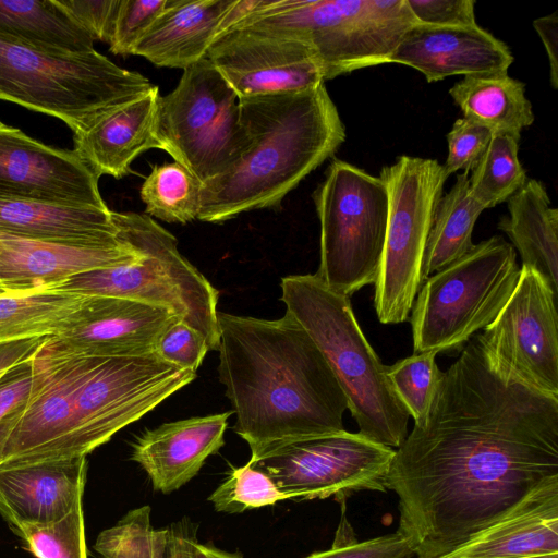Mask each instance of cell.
Returning <instances> with one entry per match:
<instances>
[{
  "mask_svg": "<svg viewBox=\"0 0 558 558\" xmlns=\"http://www.w3.org/2000/svg\"><path fill=\"white\" fill-rule=\"evenodd\" d=\"M558 478V398L490 364L478 336L442 372L385 478L417 558H439Z\"/></svg>",
  "mask_w": 558,
  "mask_h": 558,
  "instance_id": "cell-1",
  "label": "cell"
},
{
  "mask_svg": "<svg viewBox=\"0 0 558 558\" xmlns=\"http://www.w3.org/2000/svg\"><path fill=\"white\" fill-rule=\"evenodd\" d=\"M219 380L235 433L255 461L290 442L344 430L347 398L324 355L288 313L277 319L218 312Z\"/></svg>",
  "mask_w": 558,
  "mask_h": 558,
  "instance_id": "cell-2",
  "label": "cell"
},
{
  "mask_svg": "<svg viewBox=\"0 0 558 558\" xmlns=\"http://www.w3.org/2000/svg\"><path fill=\"white\" fill-rule=\"evenodd\" d=\"M239 109L248 145L232 166L202 184L201 221L220 223L245 211L279 207L345 140L325 83L239 98Z\"/></svg>",
  "mask_w": 558,
  "mask_h": 558,
  "instance_id": "cell-3",
  "label": "cell"
},
{
  "mask_svg": "<svg viewBox=\"0 0 558 558\" xmlns=\"http://www.w3.org/2000/svg\"><path fill=\"white\" fill-rule=\"evenodd\" d=\"M281 301L310 335L335 374L348 409L367 439L398 449L410 414L397 398L384 365L364 336L350 296L328 288L315 274L281 279Z\"/></svg>",
  "mask_w": 558,
  "mask_h": 558,
  "instance_id": "cell-4",
  "label": "cell"
},
{
  "mask_svg": "<svg viewBox=\"0 0 558 558\" xmlns=\"http://www.w3.org/2000/svg\"><path fill=\"white\" fill-rule=\"evenodd\" d=\"M117 236L140 254L131 264L74 275L50 289L129 299L165 307L218 350V290L179 251L178 240L146 214L112 211Z\"/></svg>",
  "mask_w": 558,
  "mask_h": 558,
  "instance_id": "cell-5",
  "label": "cell"
},
{
  "mask_svg": "<svg viewBox=\"0 0 558 558\" xmlns=\"http://www.w3.org/2000/svg\"><path fill=\"white\" fill-rule=\"evenodd\" d=\"M415 24L405 0H259L230 29L247 28L302 41L319 59L327 81L389 63Z\"/></svg>",
  "mask_w": 558,
  "mask_h": 558,
  "instance_id": "cell-6",
  "label": "cell"
},
{
  "mask_svg": "<svg viewBox=\"0 0 558 558\" xmlns=\"http://www.w3.org/2000/svg\"><path fill=\"white\" fill-rule=\"evenodd\" d=\"M153 86L95 49L48 51L0 35V100L56 117L73 134Z\"/></svg>",
  "mask_w": 558,
  "mask_h": 558,
  "instance_id": "cell-7",
  "label": "cell"
},
{
  "mask_svg": "<svg viewBox=\"0 0 558 558\" xmlns=\"http://www.w3.org/2000/svg\"><path fill=\"white\" fill-rule=\"evenodd\" d=\"M520 275L513 246L500 235L484 240L421 286L411 308L414 353L462 350L488 326Z\"/></svg>",
  "mask_w": 558,
  "mask_h": 558,
  "instance_id": "cell-8",
  "label": "cell"
},
{
  "mask_svg": "<svg viewBox=\"0 0 558 558\" xmlns=\"http://www.w3.org/2000/svg\"><path fill=\"white\" fill-rule=\"evenodd\" d=\"M313 199L320 223V263L315 275L328 288L348 296L375 283L388 219L384 182L333 159Z\"/></svg>",
  "mask_w": 558,
  "mask_h": 558,
  "instance_id": "cell-9",
  "label": "cell"
},
{
  "mask_svg": "<svg viewBox=\"0 0 558 558\" xmlns=\"http://www.w3.org/2000/svg\"><path fill=\"white\" fill-rule=\"evenodd\" d=\"M155 133L160 149L202 184L248 145L238 96L207 57L184 69L177 87L159 97Z\"/></svg>",
  "mask_w": 558,
  "mask_h": 558,
  "instance_id": "cell-10",
  "label": "cell"
},
{
  "mask_svg": "<svg viewBox=\"0 0 558 558\" xmlns=\"http://www.w3.org/2000/svg\"><path fill=\"white\" fill-rule=\"evenodd\" d=\"M388 193V219L374 306L383 324L409 319L422 286L429 230L447 180L435 159L399 156L379 173Z\"/></svg>",
  "mask_w": 558,
  "mask_h": 558,
  "instance_id": "cell-11",
  "label": "cell"
},
{
  "mask_svg": "<svg viewBox=\"0 0 558 558\" xmlns=\"http://www.w3.org/2000/svg\"><path fill=\"white\" fill-rule=\"evenodd\" d=\"M98 356L45 338L28 360L31 392L0 456V470L74 459L75 399Z\"/></svg>",
  "mask_w": 558,
  "mask_h": 558,
  "instance_id": "cell-12",
  "label": "cell"
},
{
  "mask_svg": "<svg viewBox=\"0 0 558 558\" xmlns=\"http://www.w3.org/2000/svg\"><path fill=\"white\" fill-rule=\"evenodd\" d=\"M393 456L395 449L344 429L290 442L248 462L293 500L345 502L360 492H386Z\"/></svg>",
  "mask_w": 558,
  "mask_h": 558,
  "instance_id": "cell-13",
  "label": "cell"
},
{
  "mask_svg": "<svg viewBox=\"0 0 558 558\" xmlns=\"http://www.w3.org/2000/svg\"><path fill=\"white\" fill-rule=\"evenodd\" d=\"M477 336L497 372L558 398L557 295L539 274L522 266L509 300Z\"/></svg>",
  "mask_w": 558,
  "mask_h": 558,
  "instance_id": "cell-14",
  "label": "cell"
},
{
  "mask_svg": "<svg viewBox=\"0 0 558 558\" xmlns=\"http://www.w3.org/2000/svg\"><path fill=\"white\" fill-rule=\"evenodd\" d=\"M207 58L238 99L305 90L326 81L319 59L307 45L247 28L217 36Z\"/></svg>",
  "mask_w": 558,
  "mask_h": 558,
  "instance_id": "cell-15",
  "label": "cell"
},
{
  "mask_svg": "<svg viewBox=\"0 0 558 558\" xmlns=\"http://www.w3.org/2000/svg\"><path fill=\"white\" fill-rule=\"evenodd\" d=\"M98 181L74 150L45 145L0 121V198L108 208Z\"/></svg>",
  "mask_w": 558,
  "mask_h": 558,
  "instance_id": "cell-16",
  "label": "cell"
},
{
  "mask_svg": "<svg viewBox=\"0 0 558 558\" xmlns=\"http://www.w3.org/2000/svg\"><path fill=\"white\" fill-rule=\"evenodd\" d=\"M180 322L171 311L129 299L86 295L53 340L85 356L154 354L166 331Z\"/></svg>",
  "mask_w": 558,
  "mask_h": 558,
  "instance_id": "cell-17",
  "label": "cell"
},
{
  "mask_svg": "<svg viewBox=\"0 0 558 558\" xmlns=\"http://www.w3.org/2000/svg\"><path fill=\"white\" fill-rule=\"evenodd\" d=\"M513 60L509 47L477 24H415L404 34L389 63L409 65L430 83L452 75L507 72Z\"/></svg>",
  "mask_w": 558,
  "mask_h": 558,
  "instance_id": "cell-18",
  "label": "cell"
},
{
  "mask_svg": "<svg viewBox=\"0 0 558 558\" xmlns=\"http://www.w3.org/2000/svg\"><path fill=\"white\" fill-rule=\"evenodd\" d=\"M232 411L165 423L132 444L131 460L147 473L153 488L172 493L190 482L207 458L225 445Z\"/></svg>",
  "mask_w": 558,
  "mask_h": 558,
  "instance_id": "cell-19",
  "label": "cell"
},
{
  "mask_svg": "<svg viewBox=\"0 0 558 558\" xmlns=\"http://www.w3.org/2000/svg\"><path fill=\"white\" fill-rule=\"evenodd\" d=\"M140 254L129 244L86 247L0 233V292L50 288L74 275L131 264Z\"/></svg>",
  "mask_w": 558,
  "mask_h": 558,
  "instance_id": "cell-20",
  "label": "cell"
},
{
  "mask_svg": "<svg viewBox=\"0 0 558 558\" xmlns=\"http://www.w3.org/2000/svg\"><path fill=\"white\" fill-rule=\"evenodd\" d=\"M87 465L80 457L0 470L1 517L11 529L63 518L82 502Z\"/></svg>",
  "mask_w": 558,
  "mask_h": 558,
  "instance_id": "cell-21",
  "label": "cell"
},
{
  "mask_svg": "<svg viewBox=\"0 0 558 558\" xmlns=\"http://www.w3.org/2000/svg\"><path fill=\"white\" fill-rule=\"evenodd\" d=\"M159 88L108 109L86 129L73 134L74 151L100 178L121 179L142 153L160 149L156 138Z\"/></svg>",
  "mask_w": 558,
  "mask_h": 558,
  "instance_id": "cell-22",
  "label": "cell"
},
{
  "mask_svg": "<svg viewBox=\"0 0 558 558\" xmlns=\"http://www.w3.org/2000/svg\"><path fill=\"white\" fill-rule=\"evenodd\" d=\"M558 554V478L439 558H535Z\"/></svg>",
  "mask_w": 558,
  "mask_h": 558,
  "instance_id": "cell-23",
  "label": "cell"
},
{
  "mask_svg": "<svg viewBox=\"0 0 558 558\" xmlns=\"http://www.w3.org/2000/svg\"><path fill=\"white\" fill-rule=\"evenodd\" d=\"M0 233L72 246L120 245L112 210L0 198Z\"/></svg>",
  "mask_w": 558,
  "mask_h": 558,
  "instance_id": "cell-24",
  "label": "cell"
},
{
  "mask_svg": "<svg viewBox=\"0 0 558 558\" xmlns=\"http://www.w3.org/2000/svg\"><path fill=\"white\" fill-rule=\"evenodd\" d=\"M234 0H172L132 54L157 66L186 69L207 57Z\"/></svg>",
  "mask_w": 558,
  "mask_h": 558,
  "instance_id": "cell-25",
  "label": "cell"
},
{
  "mask_svg": "<svg viewBox=\"0 0 558 558\" xmlns=\"http://www.w3.org/2000/svg\"><path fill=\"white\" fill-rule=\"evenodd\" d=\"M509 216L498 222L517 248L522 266L535 270L558 296V209L543 182L527 179L508 201Z\"/></svg>",
  "mask_w": 558,
  "mask_h": 558,
  "instance_id": "cell-26",
  "label": "cell"
},
{
  "mask_svg": "<svg viewBox=\"0 0 558 558\" xmlns=\"http://www.w3.org/2000/svg\"><path fill=\"white\" fill-rule=\"evenodd\" d=\"M449 94L464 118L494 134H508L518 140L533 124L532 104L525 96V85L508 72L466 75Z\"/></svg>",
  "mask_w": 558,
  "mask_h": 558,
  "instance_id": "cell-27",
  "label": "cell"
},
{
  "mask_svg": "<svg viewBox=\"0 0 558 558\" xmlns=\"http://www.w3.org/2000/svg\"><path fill=\"white\" fill-rule=\"evenodd\" d=\"M0 35L48 51L95 49L92 36L57 0H0Z\"/></svg>",
  "mask_w": 558,
  "mask_h": 558,
  "instance_id": "cell-28",
  "label": "cell"
},
{
  "mask_svg": "<svg viewBox=\"0 0 558 558\" xmlns=\"http://www.w3.org/2000/svg\"><path fill=\"white\" fill-rule=\"evenodd\" d=\"M85 299L50 288L0 292V345L56 336Z\"/></svg>",
  "mask_w": 558,
  "mask_h": 558,
  "instance_id": "cell-29",
  "label": "cell"
},
{
  "mask_svg": "<svg viewBox=\"0 0 558 558\" xmlns=\"http://www.w3.org/2000/svg\"><path fill=\"white\" fill-rule=\"evenodd\" d=\"M483 210L471 194L469 173L458 174L436 208L422 265V283L473 247V229Z\"/></svg>",
  "mask_w": 558,
  "mask_h": 558,
  "instance_id": "cell-30",
  "label": "cell"
},
{
  "mask_svg": "<svg viewBox=\"0 0 558 558\" xmlns=\"http://www.w3.org/2000/svg\"><path fill=\"white\" fill-rule=\"evenodd\" d=\"M202 183L177 161L155 165L141 187L146 215L185 225L197 219Z\"/></svg>",
  "mask_w": 558,
  "mask_h": 558,
  "instance_id": "cell-31",
  "label": "cell"
},
{
  "mask_svg": "<svg viewBox=\"0 0 558 558\" xmlns=\"http://www.w3.org/2000/svg\"><path fill=\"white\" fill-rule=\"evenodd\" d=\"M519 141L508 134H494L471 171V194L484 209L507 202L526 182V171L518 158Z\"/></svg>",
  "mask_w": 558,
  "mask_h": 558,
  "instance_id": "cell-32",
  "label": "cell"
},
{
  "mask_svg": "<svg viewBox=\"0 0 558 558\" xmlns=\"http://www.w3.org/2000/svg\"><path fill=\"white\" fill-rule=\"evenodd\" d=\"M150 513L149 506H141L100 532L94 544L99 558H163L166 529H155Z\"/></svg>",
  "mask_w": 558,
  "mask_h": 558,
  "instance_id": "cell-33",
  "label": "cell"
},
{
  "mask_svg": "<svg viewBox=\"0 0 558 558\" xmlns=\"http://www.w3.org/2000/svg\"><path fill=\"white\" fill-rule=\"evenodd\" d=\"M437 352L414 353L387 366V377L399 401L414 422L426 415L442 374Z\"/></svg>",
  "mask_w": 558,
  "mask_h": 558,
  "instance_id": "cell-34",
  "label": "cell"
},
{
  "mask_svg": "<svg viewBox=\"0 0 558 558\" xmlns=\"http://www.w3.org/2000/svg\"><path fill=\"white\" fill-rule=\"evenodd\" d=\"M36 558H87L82 502L63 518L12 529Z\"/></svg>",
  "mask_w": 558,
  "mask_h": 558,
  "instance_id": "cell-35",
  "label": "cell"
},
{
  "mask_svg": "<svg viewBox=\"0 0 558 558\" xmlns=\"http://www.w3.org/2000/svg\"><path fill=\"white\" fill-rule=\"evenodd\" d=\"M291 499L262 470L250 462L232 468L226 480L209 495L217 512L241 513L250 509L272 506Z\"/></svg>",
  "mask_w": 558,
  "mask_h": 558,
  "instance_id": "cell-36",
  "label": "cell"
},
{
  "mask_svg": "<svg viewBox=\"0 0 558 558\" xmlns=\"http://www.w3.org/2000/svg\"><path fill=\"white\" fill-rule=\"evenodd\" d=\"M413 555L408 539L398 531L362 542L356 541L343 507L332 546L304 558H410Z\"/></svg>",
  "mask_w": 558,
  "mask_h": 558,
  "instance_id": "cell-37",
  "label": "cell"
},
{
  "mask_svg": "<svg viewBox=\"0 0 558 558\" xmlns=\"http://www.w3.org/2000/svg\"><path fill=\"white\" fill-rule=\"evenodd\" d=\"M172 0H120L109 49L114 54L130 56L155 21L168 9Z\"/></svg>",
  "mask_w": 558,
  "mask_h": 558,
  "instance_id": "cell-38",
  "label": "cell"
},
{
  "mask_svg": "<svg viewBox=\"0 0 558 558\" xmlns=\"http://www.w3.org/2000/svg\"><path fill=\"white\" fill-rule=\"evenodd\" d=\"M493 134L484 126L466 119H457L447 134L448 157L442 165L449 177L459 170L469 173L486 150Z\"/></svg>",
  "mask_w": 558,
  "mask_h": 558,
  "instance_id": "cell-39",
  "label": "cell"
},
{
  "mask_svg": "<svg viewBox=\"0 0 558 558\" xmlns=\"http://www.w3.org/2000/svg\"><path fill=\"white\" fill-rule=\"evenodd\" d=\"M208 351L202 333L178 322L161 337L156 353L170 364L196 373Z\"/></svg>",
  "mask_w": 558,
  "mask_h": 558,
  "instance_id": "cell-40",
  "label": "cell"
},
{
  "mask_svg": "<svg viewBox=\"0 0 558 558\" xmlns=\"http://www.w3.org/2000/svg\"><path fill=\"white\" fill-rule=\"evenodd\" d=\"M94 40L109 43L120 0H57Z\"/></svg>",
  "mask_w": 558,
  "mask_h": 558,
  "instance_id": "cell-41",
  "label": "cell"
},
{
  "mask_svg": "<svg viewBox=\"0 0 558 558\" xmlns=\"http://www.w3.org/2000/svg\"><path fill=\"white\" fill-rule=\"evenodd\" d=\"M418 24L470 26L476 24L473 0H405Z\"/></svg>",
  "mask_w": 558,
  "mask_h": 558,
  "instance_id": "cell-42",
  "label": "cell"
},
{
  "mask_svg": "<svg viewBox=\"0 0 558 558\" xmlns=\"http://www.w3.org/2000/svg\"><path fill=\"white\" fill-rule=\"evenodd\" d=\"M166 533L163 558H244L240 551H227L199 543L196 526L187 518L171 523Z\"/></svg>",
  "mask_w": 558,
  "mask_h": 558,
  "instance_id": "cell-43",
  "label": "cell"
},
{
  "mask_svg": "<svg viewBox=\"0 0 558 558\" xmlns=\"http://www.w3.org/2000/svg\"><path fill=\"white\" fill-rule=\"evenodd\" d=\"M32 371L27 368L0 383V456L13 432L32 388Z\"/></svg>",
  "mask_w": 558,
  "mask_h": 558,
  "instance_id": "cell-44",
  "label": "cell"
},
{
  "mask_svg": "<svg viewBox=\"0 0 558 558\" xmlns=\"http://www.w3.org/2000/svg\"><path fill=\"white\" fill-rule=\"evenodd\" d=\"M533 26L539 35L546 49L549 69L550 83L553 88H558V15L554 12L550 15L536 19Z\"/></svg>",
  "mask_w": 558,
  "mask_h": 558,
  "instance_id": "cell-45",
  "label": "cell"
},
{
  "mask_svg": "<svg viewBox=\"0 0 558 558\" xmlns=\"http://www.w3.org/2000/svg\"><path fill=\"white\" fill-rule=\"evenodd\" d=\"M44 339H31L0 345V383L9 373L26 364Z\"/></svg>",
  "mask_w": 558,
  "mask_h": 558,
  "instance_id": "cell-46",
  "label": "cell"
},
{
  "mask_svg": "<svg viewBox=\"0 0 558 558\" xmlns=\"http://www.w3.org/2000/svg\"><path fill=\"white\" fill-rule=\"evenodd\" d=\"M535 558H558V554L547 555V556H542V557H535Z\"/></svg>",
  "mask_w": 558,
  "mask_h": 558,
  "instance_id": "cell-47",
  "label": "cell"
}]
</instances>
